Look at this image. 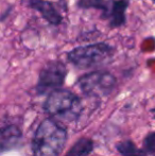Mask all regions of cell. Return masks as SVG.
Returning <instances> with one entry per match:
<instances>
[{
	"instance_id": "6da1fadb",
	"label": "cell",
	"mask_w": 155,
	"mask_h": 156,
	"mask_svg": "<svg viewBox=\"0 0 155 156\" xmlns=\"http://www.w3.org/2000/svg\"><path fill=\"white\" fill-rule=\"evenodd\" d=\"M67 134L58 122L46 119L38 125L32 141L34 156H60L66 144Z\"/></svg>"
},
{
	"instance_id": "7a4b0ae2",
	"label": "cell",
	"mask_w": 155,
	"mask_h": 156,
	"mask_svg": "<svg viewBox=\"0 0 155 156\" xmlns=\"http://www.w3.org/2000/svg\"><path fill=\"white\" fill-rule=\"evenodd\" d=\"M115 51L114 46L105 41H99L73 48L67 52V60L77 68L88 69L112 60Z\"/></svg>"
},
{
	"instance_id": "3957f363",
	"label": "cell",
	"mask_w": 155,
	"mask_h": 156,
	"mask_svg": "<svg viewBox=\"0 0 155 156\" xmlns=\"http://www.w3.org/2000/svg\"><path fill=\"white\" fill-rule=\"evenodd\" d=\"M45 109L51 117L64 121H75L82 111L81 100L67 89H58L48 94Z\"/></svg>"
},
{
	"instance_id": "277c9868",
	"label": "cell",
	"mask_w": 155,
	"mask_h": 156,
	"mask_svg": "<svg viewBox=\"0 0 155 156\" xmlns=\"http://www.w3.org/2000/svg\"><path fill=\"white\" fill-rule=\"evenodd\" d=\"M117 80L108 71L98 70L82 76L77 84L83 94L90 97H104L114 90Z\"/></svg>"
},
{
	"instance_id": "5b68a950",
	"label": "cell",
	"mask_w": 155,
	"mask_h": 156,
	"mask_svg": "<svg viewBox=\"0 0 155 156\" xmlns=\"http://www.w3.org/2000/svg\"><path fill=\"white\" fill-rule=\"evenodd\" d=\"M67 76V67L62 61H50L41 68L36 90L39 94H49L61 89Z\"/></svg>"
},
{
	"instance_id": "8992f818",
	"label": "cell",
	"mask_w": 155,
	"mask_h": 156,
	"mask_svg": "<svg viewBox=\"0 0 155 156\" xmlns=\"http://www.w3.org/2000/svg\"><path fill=\"white\" fill-rule=\"evenodd\" d=\"M28 6L38 12L49 25L58 27L62 23L63 16L54 2L50 0H28Z\"/></svg>"
},
{
	"instance_id": "52a82bcc",
	"label": "cell",
	"mask_w": 155,
	"mask_h": 156,
	"mask_svg": "<svg viewBox=\"0 0 155 156\" xmlns=\"http://www.w3.org/2000/svg\"><path fill=\"white\" fill-rule=\"evenodd\" d=\"M130 2L131 0H115L107 19L111 29H118L126 23V11Z\"/></svg>"
},
{
	"instance_id": "ba28073f",
	"label": "cell",
	"mask_w": 155,
	"mask_h": 156,
	"mask_svg": "<svg viewBox=\"0 0 155 156\" xmlns=\"http://www.w3.org/2000/svg\"><path fill=\"white\" fill-rule=\"evenodd\" d=\"M21 138V133L16 125L0 127V153L14 148Z\"/></svg>"
},
{
	"instance_id": "9c48e42d",
	"label": "cell",
	"mask_w": 155,
	"mask_h": 156,
	"mask_svg": "<svg viewBox=\"0 0 155 156\" xmlns=\"http://www.w3.org/2000/svg\"><path fill=\"white\" fill-rule=\"evenodd\" d=\"M115 0H78L77 8L81 10H98L101 18L107 20Z\"/></svg>"
},
{
	"instance_id": "30bf717a",
	"label": "cell",
	"mask_w": 155,
	"mask_h": 156,
	"mask_svg": "<svg viewBox=\"0 0 155 156\" xmlns=\"http://www.w3.org/2000/svg\"><path fill=\"white\" fill-rule=\"evenodd\" d=\"M91 150H93L91 140L83 138V139L79 140L77 144L72 147V149L69 151L66 156H84L88 154Z\"/></svg>"
},
{
	"instance_id": "8fae6325",
	"label": "cell",
	"mask_w": 155,
	"mask_h": 156,
	"mask_svg": "<svg viewBox=\"0 0 155 156\" xmlns=\"http://www.w3.org/2000/svg\"><path fill=\"white\" fill-rule=\"evenodd\" d=\"M117 150L123 156H146V153L143 150L137 148L130 140L118 144Z\"/></svg>"
},
{
	"instance_id": "7c38bea8",
	"label": "cell",
	"mask_w": 155,
	"mask_h": 156,
	"mask_svg": "<svg viewBox=\"0 0 155 156\" xmlns=\"http://www.w3.org/2000/svg\"><path fill=\"white\" fill-rule=\"evenodd\" d=\"M145 148L149 153L155 155V133L147 136V138L145 139Z\"/></svg>"
},
{
	"instance_id": "4fadbf2b",
	"label": "cell",
	"mask_w": 155,
	"mask_h": 156,
	"mask_svg": "<svg viewBox=\"0 0 155 156\" xmlns=\"http://www.w3.org/2000/svg\"><path fill=\"white\" fill-rule=\"evenodd\" d=\"M12 11H13V6H9V8H6L5 11H4V12H2L1 15H0V23H3V21L9 17V15L11 14V12H12Z\"/></svg>"
},
{
	"instance_id": "5bb4252c",
	"label": "cell",
	"mask_w": 155,
	"mask_h": 156,
	"mask_svg": "<svg viewBox=\"0 0 155 156\" xmlns=\"http://www.w3.org/2000/svg\"><path fill=\"white\" fill-rule=\"evenodd\" d=\"M152 2H153V3H155V0H152Z\"/></svg>"
}]
</instances>
